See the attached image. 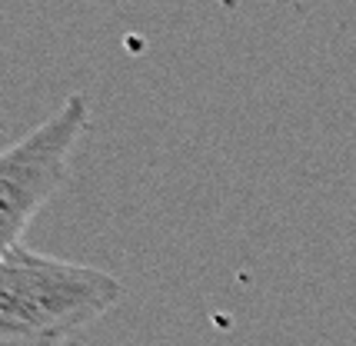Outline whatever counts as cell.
Segmentation results:
<instances>
[{
	"instance_id": "cell-1",
	"label": "cell",
	"mask_w": 356,
	"mask_h": 346,
	"mask_svg": "<svg viewBox=\"0 0 356 346\" xmlns=\"http://www.w3.org/2000/svg\"><path fill=\"white\" fill-rule=\"evenodd\" d=\"M120 297L107 270L17 247L0 256V346H67Z\"/></svg>"
},
{
	"instance_id": "cell-2",
	"label": "cell",
	"mask_w": 356,
	"mask_h": 346,
	"mask_svg": "<svg viewBox=\"0 0 356 346\" xmlns=\"http://www.w3.org/2000/svg\"><path fill=\"white\" fill-rule=\"evenodd\" d=\"M87 126L90 104L83 94H74L24 140L0 150V256L20 247L24 230L57 193Z\"/></svg>"
}]
</instances>
